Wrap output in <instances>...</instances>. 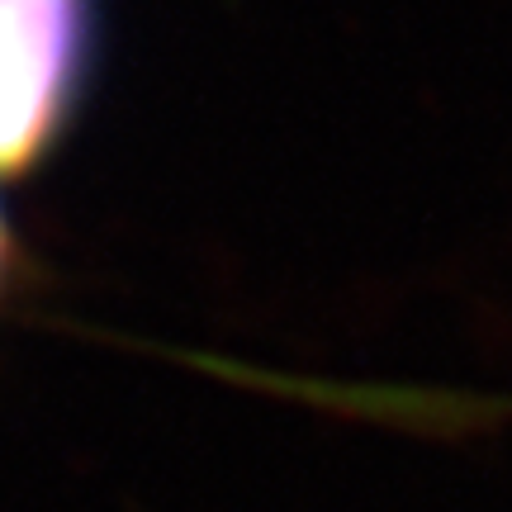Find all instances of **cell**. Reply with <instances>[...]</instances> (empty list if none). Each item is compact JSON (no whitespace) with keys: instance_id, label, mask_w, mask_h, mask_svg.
<instances>
[{"instance_id":"cell-1","label":"cell","mask_w":512,"mask_h":512,"mask_svg":"<svg viewBox=\"0 0 512 512\" xmlns=\"http://www.w3.org/2000/svg\"><path fill=\"white\" fill-rule=\"evenodd\" d=\"M86 67V0H0V181L62 138Z\"/></svg>"},{"instance_id":"cell-2","label":"cell","mask_w":512,"mask_h":512,"mask_svg":"<svg viewBox=\"0 0 512 512\" xmlns=\"http://www.w3.org/2000/svg\"><path fill=\"white\" fill-rule=\"evenodd\" d=\"M5 256H10V238H5V223H0V280H5Z\"/></svg>"}]
</instances>
